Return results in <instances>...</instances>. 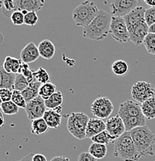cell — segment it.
Masks as SVG:
<instances>
[{
	"mask_svg": "<svg viewBox=\"0 0 155 161\" xmlns=\"http://www.w3.org/2000/svg\"><path fill=\"white\" fill-rule=\"evenodd\" d=\"M89 120V116L82 112H72L68 116V131L77 140H84L86 138V131Z\"/></svg>",
	"mask_w": 155,
	"mask_h": 161,
	"instance_id": "8992f818",
	"label": "cell"
},
{
	"mask_svg": "<svg viewBox=\"0 0 155 161\" xmlns=\"http://www.w3.org/2000/svg\"><path fill=\"white\" fill-rule=\"evenodd\" d=\"M144 45L148 53L155 56V34L148 33L144 41Z\"/></svg>",
	"mask_w": 155,
	"mask_h": 161,
	"instance_id": "d590c367",
	"label": "cell"
},
{
	"mask_svg": "<svg viewBox=\"0 0 155 161\" xmlns=\"http://www.w3.org/2000/svg\"><path fill=\"white\" fill-rule=\"evenodd\" d=\"M56 92V86L52 82H48V83L42 85L40 88H39V95L44 101L49 99V98Z\"/></svg>",
	"mask_w": 155,
	"mask_h": 161,
	"instance_id": "f1b7e54d",
	"label": "cell"
},
{
	"mask_svg": "<svg viewBox=\"0 0 155 161\" xmlns=\"http://www.w3.org/2000/svg\"><path fill=\"white\" fill-rule=\"evenodd\" d=\"M22 64H23V61L21 60L13 58L11 56H7L5 58L3 68L8 73L17 75V74H19V71H20Z\"/></svg>",
	"mask_w": 155,
	"mask_h": 161,
	"instance_id": "44dd1931",
	"label": "cell"
},
{
	"mask_svg": "<svg viewBox=\"0 0 155 161\" xmlns=\"http://www.w3.org/2000/svg\"><path fill=\"white\" fill-rule=\"evenodd\" d=\"M33 161H47V159L43 154L36 153L33 155Z\"/></svg>",
	"mask_w": 155,
	"mask_h": 161,
	"instance_id": "b9f144b4",
	"label": "cell"
},
{
	"mask_svg": "<svg viewBox=\"0 0 155 161\" xmlns=\"http://www.w3.org/2000/svg\"><path fill=\"white\" fill-rule=\"evenodd\" d=\"M41 84L37 82L36 80L32 82L29 84V87L26 89H25L23 92H22L23 97H24L25 100L26 102H29L34 98H37L39 95V88L41 87Z\"/></svg>",
	"mask_w": 155,
	"mask_h": 161,
	"instance_id": "7402d4cb",
	"label": "cell"
},
{
	"mask_svg": "<svg viewBox=\"0 0 155 161\" xmlns=\"http://www.w3.org/2000/svg\"><path fill=\"white\" fill-rule=\"evenodd\" d=\"M43 118L46 121L49 128L51 129H57L62 122V115L52 109L46 110Z\"/></svg>",
	"mask_w": 155,
	"mask_h": 161,
	"instance_id": "d6986e66",
	"label": "cell"
},
{
	"mask_svg": "<svg viewBox=\"0 0 155 161\" xmlns=\"http://www.w3.org/2000/svg\"><path fill=\"white\" fill-rule=\"evenodd\" d=\"M39 22V16L36 12H29L25 15V25L29 26H35Z\"/></svg>",
	"mask_w": 155,
	"mask_h": 161,
	"instance_id": "8d00e7d4",
	"label": "cell"
},
{
	"mask_svg": "<svg viewBox=\"0 0 155 161\" xmlns=\"http://www.w3.org/2000/svg\"><path fill=\"white\" fill-rule=\"evenodd\" d=\"M29 81L22 74H17L16 75L14 84V90L19 91V92H22L25 89H26L29 87Z\"/></svg>",
	"mask_w": 155,
	"mask_h": 161,
	"instance_id": "1f68e13d",
	"label": "cell"
},
{
	"mask_svg": "<svg viewBox=\"0 0 155 161\" xmlns=\"http://www.w3.org/2000/svg\"><path fill=\"white\" fill-rule=\"evenodd\" d=\"M145 11H146V9L143 6H138L132 12H131L129 14L124 16V19L128 28V31L130 32L131 30L136 27L137 26L141 24L142 22L145 21Z\"/></svg>",
	"mask_w": 155,
	"mask_h": 161,
	"instance_id": "4fadbf2b",
	"label": "cell"
},
{
	"mask_svg": "<svg viewBox=\"0 0 155 161\" xmlns=\"http://www.w3.org/2000/svg\"><path fill=\"white\" fill-rule=\"evenodd\" d=\"M50 161H70V160L64 156H58V157H53Z\"/></svg>",
	"mask_w": 155,
	"mask_h": 161,
	"instance_id": "7bdbcfd3",
	"label": "cell"
},
{
	"mask_svg": "<svg viewBox=\"0 0 155 161\" xmlns=\"http://www.w3.org/2000/svg\"><path fill=\"white\" fill-rule=\"evenodd\" d=\"M1 120H2V123H1V126L3 127L4 125L5 122H4V117H3V113L1 112Z\"/></svg>",
	"mask_w": 155,
	"mask_h": 161,
	"instance_id": "bcb514c9",
	"label": "cell"
},
{
	"mask_svg": "<svg viewBox=\"0 0 155 161\" xmlns=\"http://www.w3.org/2000/svg\"><path fill=\"white\" fill-rule=\"evenodd\" d=\"M1 3L3 4V14L6 17H11L12 14L14 12L17 11V8H16V4H15L14 1H2Z\"/></svg>",
	"mask_w": 155,
	"mask_h": 161,
	"instance_id": "e575fe53",
	"label": "cell"
},
{
	"mask_svg": "<svg viewBox=\"0 0 155 161\" xmlns=\"http://www.w3.org/2000/svg\"><path fill=\"white\" fill-rule=\"evenodd\" d=\"M114 156L123 161H138L141 156L137 150L130 132H125L114 143Z\"/></svg>",
	"mask_w": 155,
	"mask_h": 161,
	"instance_id": "277c9868",
	"label": "cell"
},
{
	"mask_svg": "<svg viewBox=\"0 0 155 161\" xmlns=\"http://www.w3.org/2000/svg\"><path fill=\"white\" fill-rule=\"evenodd\" d=\"M110 34L118 43H126L129 41L130 33L124 18L112 16Z\"/></svg>",
	"mask_w": 155,
	"mask_h": 161,
	"instance_id": "9c48e42d",
	"label": "cell"
},
{
	"mask_svg": "<svg viewBox=\"0 0 155 161\" xmlns=\"http://www.w3.org/2000/svg\"><path fill=\"white\" fill-rule=\"evenodd\" d=\"M63 103V95L61 92L58 91L56 93L53 94V95L46 101H45L46 108L49 109L54 110L59 107L62 106Z\"/></svg>",
	"mask_w": 155,
	"mask_h": 161,
	"instance_id": "484cf974",
	"label": "cell"
},
{
	"mask_svg": "<svg viewBox=\"0 0 155 161\" xmlns=\"http://www.w3.org/2000/svg\"><path fill=\"white\" fill-rule=\"evenodd\" d=\"M106 130L116 139H118L127 132L124 122L118 115L106 120Z\"/></svg>",
	"mask_w": 155,
	"mask_h": 161,
	"instance_id": "7c38bea8",
	"label": "cell"
},
{
	"mask_svg": "<svg viewBox=\"0 0 155 161\" xmlns=\"http://www.w3.org/2000/svg\"><path fill=\"white\" fill-rule=\"evenodd\" d=\"M77 161H97L89 152H83L79 155Z\"/></svg>",
	"mask_w": 155,
	"mask_h": 161,
	"instance_id": "60d3db41",
	"label": "cell"
},
{
	"mask_svg": "<svg viewBox=\"0 0 155 161\" xmlns=\"http://www.w3.org/2000/svg\"><path fill=\"white\" fill-rule=\"evenodd\" d=\"M131 96L135 102L142 104L149 98L155 97V87L153 84L139 80L131 88Z\"/></svg>",
	"mask_w": 155,
	"mask_h": 161,
	"instance_id": "52a82bcc",
	"label": "cell"
},
{
	"mask_svg": "<svg viewBox=\"0 0 155 161\" xmlns=\"http://www.w3.org/2000/svg\"><path fill=\"white\" fill-rule=\"evenodd\" d=\"M12 102L16 104L19 108H25L26 109L27 102L25 100L23 94L21 92L17 90L13 91V97H12Z\"/></svg>",
	"mask_w": 155,
	"mask_h": 161,
	"instance_id": "836d02e7",
	"label": "cell"
},
{
	"mask_svg": "<svg viewBox=\"0 0 155 161\" xmlns=\"http://www.w3.org/2000/svg\"><path fill=\"white\" fill-rule=\"evenodd\" d=\"M88 152L96 160H102L106 156L107 148L106 145L96 142H92L90 146Z\"/></svg>",
	"mask_w": 155,
	"mask_h": 161,
	"instance_id": "603a6c76",
	"label": "cell"
},
{
	"mask_svg": "<svg viewBox=\"0 0 155 161\" xmlns=\"http://www.w3.org/2000/svg\"><path fill=\"white\" fill-rule=\"evenodd\" d=\"M144 19L148 26L155 24V7H151L146 9L144 14Z\"/></svg>",
	"mask_w": 155,
	"mask_h": 161,
	"instance_id": "f35d334b",
	"label": "cell"
},
{
	"mask_svg": "<svg viewBox=\"0 0 155 161\" xmlns=\"http://www.w3.org/2000/svg\"><path fill=\"white\" fill-rule=\"evenodd\" d=\"M137 0H119L113 2L110 5L111 15L114 17H123L129 14L135 8L137 7Z\"/></svg>",
	"mask_w": 155,
	"mask_h": 161,
	"instance_id": "30bf717a",
	"label": "cell"
},
{
	"mask_svg": "<svg viewBox=\"0 0 155 161\" xmlns=\"http://www.w3.org/2000/svg\"><path fill=\"white\" fill-rule=\"evenodd\" d=\"M35 80L37 82L40 83L41 85H44V84L48 83V82H50L49 80L51 79L50 75L47 72L45 68H39L37 70H36L35 72Z\"/></svg>",
	"mask_w": 155,
	"mask_h": 161,
	"instance_id": "4dcf8cb0",
	"label": "cell"
},
{
	"mask_svg": "<svg viewBox=\"0 0 155 161\" xmlns=\"http://www.w3.org/2000/svg\"><path fill=\"white\" fill-rule=\"evenodd\" d=\"M91 112L96 118L103 119H109L114 109L112 102L107 97H97L91 104Z\"/></svg>",
	"mask_w": 155,
	"mask_h": 161,
	"instance_id": "ba28073f",
	"label": "cell"
},
{
	"mask_svg": "<svg viewBox=\"0 0 155 161\" xmlns=\"http://www.w3.org/2000/svg\"><path fill=\"white\" fill-rule=\"evenodd\" d=\"M35 72H36V70L31 69L30 67H29V65L28 64L23 63V62L19 74H22V75H23V76L27 79L29 84L36 80H35V76H34Z\"/></svg>",
	"mask_w": 155,
	"mask_h": 161,
	"instance_id": "d6a6232c",
	"label": "cell"
},
{
	"mask_svg": "<svg viewBox=\"0 0 155 161\" xmlns=\"http://www.w3.org/2000/svg\"><path fill=\"white\" fill-rule=\"evenodd\" d=\"M1 110L2 112L5 115H16L19 112V108L16 104L10 101V102L1 103Z\"/></svg>",
	"mask_w": 155,
	"mask_h": 161,
	"instance_id": "f546056e",
	"label": "cell"
},
{
	"mask_svg": "<svg viewBox=\"0 0 155 161\" xmlns=\"http://www.w3.org/2000/svg\"><path fill=\"white\" fill-rule=\"evenodd\" d=\"M116 139L111 136L106 130L101 132L98 135L95 136L93 138H91L93 142H96V143L103 144V145H109L111 143H114Z\"/></svg>",
	"mask_w": 155,
	"mask_h": 161,
	"instance_id": "83f0119b",
	"label": "cell"
},
{
	"mask_svg": "<svg viewBox=\"0 0 155 161\" xmlns=\"http://www.w3.org/2000/svg\"><path fill=\"white\" fill-rule=\"evenodd\" d=\"M13 97V91L6 88H1L0 89V98H1V103L3 102H7L12 101Z\"/></svg>",
	"mask_w": 155,
	"mask_h": 161,
	"instance_id": "ab89813d",
	"label": "cell"
},
{
	"mask_svg": "<svg viewBox=\"0 0 155 161\" xmlns=\"http://www.w3.org/2000/svg\"><path fill=\"white\" fill-rule=\"evenodd\" d=\"M112 16L107 12L100 9L99 14L88 25L83 28V36L91 40H102L110 34Z\"/></svg>",
	"mask_w": 155,
	"mask_h": 161,
	"instance_id": "7a4b0ae2",
	"label": "cell"
},
{
	"mask_svg": "<svg viewBox=\"0 0 155 161\" xmlns=\"http://www.w3.org/2000/svg\"><path fill=\"white\" fill-rule=\"evenodd\" d=\"M16 75L12 73H8L2 67L0 69V88L14 90V84L16 80Z\"/></svg>",
	"mask_w": 155,
	"mask_h": 161,
	"instance_id": "ffe728a7",
	"label": "cell"
},
{
	"mask_svg": "<svg viewBox=\"0 0 155 161\" xmlns=\"http://www.w3.org/2000/svg\"><path fill=\"white\" fill-rule=\"evenodd\" d=\"M141 109L144 117L151 120L155 119V97L149 98L141 104Z\"/></svg>",
	"mask_w": 155,
	"mask_h": 161,
	"instance_id": "cb8c5ba5",
	"label": "cell"
},
{
	"mask_svg": "<svg viewBox=\"0 0 155 161\" xmlns=\"http://www.w3.org/2000/svg\"><path fill=\"white\" fill-rule=\"evenodd\" d=\"M10 19L13 24L16 25V26H22V25L25 24V15L23 14V12L19 11V10L14 12L12 14Z\"/></svg>",
	"mask_w": 155,
	"mask_h": 161,
	"instance_id": "74e56055",
	"label": "cell"
},
{
	"mask_svg": "<svg viewBox=\"0 0 155 161\" xmlns=\"http://www.w3.org/2000/svg\"><path fill=\"white\" fill-rule=\"evenodd\" d=\"M130 133L141 157L154 155L155 135L147 125L137 127Z\"/></svg>",
	"mask_w": 155,
	"mask_h": 161,
	"instance_id": "3957f363",
	"label": "cell"
},
{
	"mask_svg": "<svg viewBox=\"0 0 155 161\" xmlns=\"http://www.w3.org/2000/svg\"><path fill=\"white\" fill-rule=\"evenodd\" d=\"M39 57L40 55H39L38 47H36L33 42H30L25 47H23L20 53L21 60L23 63L28 64L37 60Z\"/></svg>",
	"mask_w": 155,
	"mask_h": 161,
	"instance_id": "2e32d148",
	"label": "cell"
},
{
	"mask_svg": "<svg viewBox=\"0 0 155 161\" xmlns=\"http://www.w3.org/2000/svg\"><path fill=\"white\" fill-rule=\"evenodd\" d=\"M17 10L27 12H38L43 8L45 1L43 0H15Z\"/></svg>",
	"mask_w": 155,
	"mask_h": 161,
	"instance_id": "9a60e30c",
	"label": "cell"
},
{
	"mask_svg": "<svg viewBox=\"0 0 155 161\" xmlns=\"http://www.w3.org/2000/svg\"><path fill=\"white\" fill-rule=\"evenodd\" d=\"M39 55L46 60H50L56 55V49L54 43L49 40H43L38 45Z\"/></svg>",
	"mask_w": 155,
	"mask_h": 161,
	"instance_id": "ac0fdd59",
	"label": "cell"
},
{
	"mask_svg": "<svg viewBox=\"0 0 155 161\" xmlns=\"http://www.w3.org/2000/svg\"><path fill=\"white\" fill-rule=\"evenodd\" d=\"M48 130H49V126L43 118L32 121L31 132L33 135H42L47 132Z\"/></svg>",
	"mask_w": 155,
	"mask_h": 161,
	"instance_id": "d4e9b609",
	"label": "cell"
},
{
	"mask_svg": "<svg viewBox=\"0 0 155 161\" xmlns=\"http://www.w3.org/2000/svg\"><path fill=\"white\" fill-rule=\"evenodd\" d=\"M144 3L147 6H151V7H155V0H144Z\"/></svg>",
	"mask_w": 155,
	"mask_h": 161,
	"instance_id": "ee69618b",
	"label": "cell"
},
{
	"mask_svg": "<svg viewBox=\"0 0 155 161\" xmlns=\"http://www.w3.org/2000/svg\"><path fill=\"white\" fill-rule=\"evenodd\" d=\"M149 33H154L155 34V24L152 25L149 27Z\"/></svg>",
	"mask_w": 155,
	"mask_h": 161,
	"instance_id": "f6af8a7d",
	"label": "cell"
},
{
	"mask_svg": "<svg viewBox=\"0 0 155 161\" xmlns=\"http://www.w3.org/2000/svg\"><path fill=\"white\" fill-rule=\"evenodd\" d=\"M99 12L93 2L85 1L73 10V19L76 26L85 28L97 16Z\"/></svg>",
	"mask_w": 155,
	"mask_h": 161,
	"instance_id": "5b68a950",
	"label": "cell"
},
{
	"mask_svg": "<svg viewBox=\"0 0 155 161\" xmlns=\"http://www.w3.org/2000/svg\"><path fill=\"white\" fill-rule=\"evenodd\" d=\"M118 115L124 122L127 132L146 125V118L142 112L141 105L134 100L122 102L118 109Z\"/></svg>",
	"mask_w": 155,
	"mask_h": 161,
	"instance_id": "6da1fadb",
	"label": "cell"
},
{
	"mask_svg": "<svg viewBox=\"0 0 155 161\" xmlns=\"http://www.w3.org/2000/svg\"><path fill=\"white\" fill-rule=\"evenodd\" d=\"M106 130V122L98 118H90L86 131V138H93L95 136Z\"/></svg>",
	"mask_w": 155,
	"mask_h": 161,
	"instance_id": "e0dca14e",
	"label": "cell"
},
{
	"mask_svg": "<svg viewBox=\"0 0 155 161\" xmlns=\"http://www.w3.org/2000/svg\"><path fill=\"white\" fill-rule=\"evenodd\" d=\"M46 108H47L45 104V101L40 96H38L37 98L27 102L26 112L28 119L30 121H33L43 118Z\"/></svg>",
	"mask_w": 155,
	"mask_h": 161,
	"instance_id": "8fae6325",
	"label": "cell"
},
{
	"mask_svg": "<svg viewBox=\"0 0 155 161\" xmlns=\"http://www.w3.org/2000/svg\"><path fill=\"white\" fill-rule=\"evenodd\" d=\"M129 33L130 40L136 46H140L144 43L145 38L149 33V26L147 24L146 21H144L131 30Z\"/></svg>",
	"mask_w": 155,
	"mask_h": 161,
	"instance_id": "5bb4252c",
	"label": "cell"
},
{
	"mask_svg": "<svg viewBox=\"0 0 155 161\" xmlns=\"http://www.w3.org/2000/svg\"><path fill=\"white\" fill-rule=\"evenodd\" d=\"M111 69L114 75L117 76H124L129 71L130 68L128 64L123 60H115L111 66Z\"/></svg>",
	"mask_w": 155,
	"mask_h": 161,
	"instance_id": "4316f807",
	"label": "cell"
}]
</instances>
